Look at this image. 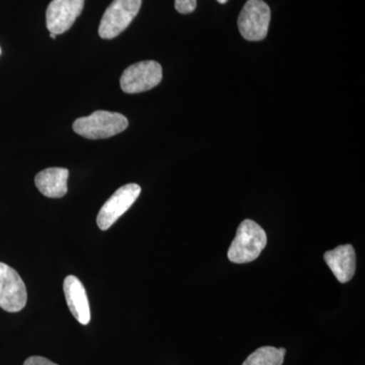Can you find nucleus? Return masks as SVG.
I'll list each match as a JSON object with an SVG mask.
<instances>
[{
  "label": "nucleus",
  "instance_id": "1",
  "mask_svg": "<svg viewBox=\"0 0 365 365\" xmlns=\"http://www.w3.org/2000/svg\"><path fill=\"white\" fill-rule=\"evenodd\" d=\"M266 245L265 230L253 220H244L237 227L235 240L228 249V259L232 263H250L260 256Z\"/></svg>",
  "mask_w": 365,
  "mask_h": 365
},
{
  "label": "nucleus",
  "instance_id": "2",
  "mask_svg": "<svg viewBox=\"0 0 365 365\" xmlns=\"http://www.w3.org/2000/svg\"><path fill=\"white\" fill-rule=\"evenodd\" d=\"M128 119L120 113L96 111L88 117L76 119L73 131L88 139H105L117 135L128 127Z\"/></svg>",
  "mask_w": 365,
  "mask_h": 365
},
{
  "label": "nucleus",
  "instance_id": "3",
  "mask_svg": "<svg viewBox=\"0 0 365 365\" xmlns=\"http://www.w3.org/2000/svg\"><path fill=\"white\" fill-rule=\"evenodd\" d=\"M143 0H113L98 26L102 39L111 40L124 32L140 11Z\"/></svg>",
  "mask_w": 365,
  "mask_h": 365
},
{
  "label": "nucleus",
  "instance_id": "4",
  "mask_svg": "<svg viewBox=\"0 0 365 365\" xmlns=\"http://www.w3.org/2000/svg\"><path fill=\"white\" fill-rule=\"evenodd\" d=\"M270 7L263 0H248L240 14L237 26L244 39L258 42L267 37Z\"/></svg>",
  "mask_w": 365,
  "mask_h": 365
},
{
  "label": "nucleus",
  "instance_id": "5",
  "mask_svg": "<svg viewBox=\"0 0 365 365\" xmlns=\"http://www.w3.org/2000/svg\"><path fill=\"white\" fill-rule=\"evenodd\" d=\"M163 79L162 66L153 60L132 64L125 69L120 86L126 93H139L153 90Z\"/></svg>",
  "mask_w": 365,
  "mask_h": 365
},
{
  "label": "nucleus",
  "instance_id": "6",
  "mask_svg": "<svg viewBox=\"0 0 365 365\" xmlns=\"http://www.w3.org/2000/svg\"><path fill=\"white\" fill-rule=\"evenodd\" d=\"M28 294L25 283L11 266L0 262V307L18 313L26 307Z\"/></svg>",
  "mask_w": 365,
  "mask_h": 365
},
{
  "label": "nucleus",
  "instance_id": "7",
  "mask_svg": "<svg viewBox=\"0 0 365 365\" xmlns=\"http://www.w3.org/2000/svg\"><path fill=\"white\" fill-rule=\"evenodd\" d=\"M141 193L137 184H127L117 190L98 212L97 223L102 230H109L133 205Z\"/></svg>",
  "mask_w": 365,
  "mask_h": 365
},
{
  "label": "nucleus",
  "instance_id": "8",
  "mask_svg": "<svg viewBox=\"0 0 365 365\" xmlns=\"http://www.w3.org/2000/svg\"><path fill=\"white\" fill-rule=\"evenodd\" d=\"M85 0H52L46 11V25L51 34L67 32L81 16Z\"/></svg>",
  "mask_w": 365,
  "mask_h": 365
},
{
  "label": "nucleus",
  "instance_id": "9",
  "mask_svg": "<svg viewBox=\"0 0 365 365\" xmlns=\"http://www.w3.org/2000/svg\"><path fill=\"white\" fill-rule=\"evenodd\" d=\"M63 290L67 306L71 309L72 316L81 325H88L91 321L90 304L81 281L76 276H67L64 279Z\"/></svg>",
  "mask_w": 365,
  "mask_h": 365
},
{
  "label": "nucleus",
  "instance_id": "10",
  "mask_svg": "<svg viewBox=\"0 0 365 365\" xmlns=\"http://www.w3.org/2000/svg\"><path fill=\"white\" fill-rule=\"evenodd\" d=\"M324 260L340 283L349 282L356 269V255L351 245H343L326 252Z\"/></svg>",
  "mask_w": 365,
  "mask_h": 365
},
{
  "label": "nucleus",
  "instance_id": "11",
  "mask_svg": "<svg viewBox=\"0 0 365 365\" xmlns=\"http://www.w3.org/2000/svg\"><path fill=\"white\" fill-rule=\"evenodd\" d=\"M69 170L64 168H49L41 170L35 178V184L41 193L49 198H61L67 193Z\"/></svg>",
  "mask_w": 365,
  "mask_h": 365
},
{
  "label": "nucleus",
  "instance_id": "12",
  "mask_svg": "<svg viewBox=\"0 0 365 365\" xmlns=\"http://www.w3.org/2000/svg\"><path fill=\"white\" fill-rule=\"evenodd\" d=\"M287 354L285 348L265 346L252 353L242 365H282Z\"/></svg>",
  "mask_w": 365,
  "mask_h": 365
},
{
  "label": "nucleus",
  "instance_id": "13",
  "mask_svg": "<svg viewBox=\"0 0 365 365\" xmlns=\"http://www.w3.org/2000/svg\"><path fill=\"white\" fill-rule=\"evenodd\" d=\"M197 6V0H175L178 13L188 14L193 13Z\"/></svg>",
  "mask_w": 365,
  "mask_h": 365
},
{
  "label": "nucleus",
  "instance_id": "14",
  "mask_svg": "<svg viewBox=\"0 0 365 365\" xmlns=\"http://www.w3.org/2000/svg\"><path fill=\"white\" fill-rule=\"evenodd\" d=\"M24 365H58L42 356L29 357Z\"/></svg>",
  "mask_w": 365,
  "mask_h": 365
},
{
  "label": "nucleus",
  "instance_id": "15",
  "mask_svg": "<svg viewBox=\"0 0 365 365\" xmlns=\"http://www.w3.org/2000/svg\"><path fill=\"white\" fill-rule=\"evenodd\" d=\"M228 0H217V2H220V4H227Z\"/></svg>",
  "mask_w": 365,
  "mask_h": 365
},
{
  "label": "nucleus",
  "instance_id": "16",
  "mask_svg": "<svg viewBox=\"0 0 365 365\" xmlns=\"http://www.w3.org/2000/svg\"><path fill=\"white\" fill-rule=\"evenodd\" d=\"M50 37H51L52 39H55V38H56V35H55V34L50 33Z\"/></svg>",
  "mask_w": 365,
  "mask_h": 365
},
{
  "label": "nucleus",
  "instance_id": "17",
  "mask_svg": "<svg viewBox=\"0 0 365 365\" xmlns=\"http://www.w3.org/2000/svg\"><path fill=\"white\" fill-rule=\"evenodd\" d=\"M0 53H1V50H0Z\"/></svg>",
  "mask_w": 365,
  "mask_h": 365
}]
</instances>
